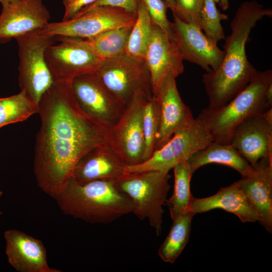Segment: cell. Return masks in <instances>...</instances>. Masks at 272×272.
Here are the masks:
<instances>
[{
    "instance_id": "obj_37",
    "label": "cell",
    "mask_w": 272,
    "mask_h": 272,
    "mask_svg": "<svg viewBox=\"0 0 272 272\" xmlns=\"http://www.w3.org/2000/svg\"><path fill=\"white\" fill-rule=\"evenodd\" d=\"M19 0H0V3L2 6L6 5L9 4L13 3Z\"/></svg>"
},
{
    "instance_id": "obj_1",
    "label": "cell",
    "mask_w": 272,
    "mask_h": 272,
    "mask_svg": "<svg viewBox=\"0 0 272 272\" xmlns=\"http://www.w3.org/2000/svg\"><path fill=\"white\" fill-rule=\"evenodd\" d=\"M71 82L54 81L38 104L34 172L38 186L52 198L84 155L108 144L107 133L78 104Z\"/></svg>"
},
{
    "instance_id": "obj_21",
    "label": "cell",
    "mask_w": 272,
    "mask_h": 272,
    "mask_svg": "<svg viewBox=\"0 0 272 272\" xmlns=\"http://www.w3.org/2000/svg\"><path fill=\"white\" fill-rule=\"evenodd\" d=\"M217 209L236 215L243 223H254L258 220L257 214L236 181L220 188L212 196L193 197L189 211L195 215Z\"/></svg>"
},
{
    "instance_id": "obj_3",
    "label": "cell",
    "mask_w": 272,
    "mask_h": 272,
    "mask_svg": "<svg viewBox=\"0 0 272 272\" xmlns=\"http://www.w3.org/2000/svg\"><path fill=\"white\" fill-rule=\"evenodd\" d=\"M53 198L64 214L91 224L111 223L133 210L114 180L78 182L70 177Z\"/></svg>"
},
{
    "instance_id": "obj_6",
    "label": "cell",
    "mask_w": 272,
    "mask_h": 272,
    "mask_svg": "<svg viewBox=\"0 0 272 272\" xmlns=\"http://www.w3.org/2000/svg\"><path fill=\"white\" fill-rule=\"evenodd\" d=\"M212 141L208 130L197 116L177 129L168 142L156 149L147 160L137 165H127L125 173L145 171L169 172Z\"/></svg>"
},
{
    "instance_id": "obj_36",
    "label": "cell",
    "mask_w": 272,
    "mask_h": 272,
    "mask_svg": "<svg viewBox=\"0 0 272 272\" xmlns=\"http://www.w3.org/2000/svg\"><path fill=\"white\" fill-rule=\"evenodd\" d=\"M166 5L168 8H169L173 13H174L175 11V5L174 0H162Z\"/></svg>"
},
{
    "instance_id": "obj_5",
    "label": "cell",
    "mask_w": 272,
    "mask_h": 272,
    "mask_svg": "<svg viewBox=\"0 0 272 272\" xmlns=\"http://www.w3.org/2000/svg\"><path fill=\"white\" fill-rule=\"evenodd\" d=\"M170 177L169 172L145 171L126 173L115 180L131 201L132 213L140 220L148 219L157 236L162 233L163 206L170 188Z\"/></svg>"
},
{
    "instance_id": "obj_28",
    "label": "cell",
    "mask_w": 272,
    "mask_h": 272,
    "mask_svg": "<svg viewBox=\"0 0 272 272\" xmlns=\"http://www.w3.org/2000/svg\"><path fill=\"white\" fill-rule=\"evenodd\" d=\"M160 120L159 103L153 94L147 100L143 110V127L145 146L144 161L150 158L155 150Z\"/></svg>"
},
{
    "instance_id": "obj_27",
    "label": "cell",
    "mask_w": 272,
    "mask_h": 272,
    "mask_svg": "<svg viewBox=\"0 0 272 272\" xmlns=\"http://www.w3.org/2000/svg\"><path fill=\"white\" fill-rule=\"evenodd\" d=\"M38 112V105L23 90L11 96L0 98V128L25 121Z\"/></svg>"
},
{
    "instance_id": "obj_18",
    "label": "cell",
    "mask_w": 272,
    "mask_h": 272,
    "mask_svg": "<svg viewBox=\"0 0 272 272\" xmlns=\"http://www.w3.org/2000/svg\"><path fill=\"white\" fill-rule=\"evenodd\" d=\"M230 144L251 165L272 157V121L261 114L245 120L235 128Z\"/></svg>"
},
{
    "instance_id": "obj_30",
    "label": "cell",
    "mask_w": 272,
    "mask_h": 272,
    "mask_svg": "<svg viewBox=\"0 0 272 272\" xmlns=\"http://www.w3.org/2000/svg\"><path fill=\"white\" fill-rule=\"evenodd\" d=\"M145 4L153 23L158 26L168 37L173 39L170 22L167 19L168 9L162 0H142Z\"/></svg>"
},
{
    "instance_id": "obj_32",
    "label": "cell",
    "mask_w": 272,
    "mask_h": 272,
    "mask_svg": "<svg viewBox=\"0 0 272 272\" xmlns=\"http://www.w3.org/2000/svg\"><path fill=\"white\" fill-rule=\"evenodd\" d=\"M138 2L139 0H96L91 5L80 11L76 16L98 7L118 8L131 13L137 14Z\"/></svg>"
},
{
    "instance_id": "obj_35",
    "label": "cell",
    "mask_w": 272,
    "mask_h": 272,
    "mask_svg": "<svg viewBox=\"0 0 272 272\" xmlns=\"http://www.w3.org/2000/svg\"><path fill=\"white\" fill-rule=\"evenodd\" d=\"M216 3H218L222 8V10H227L229 7V4L228 0H214Z\"/></svg>"
},
{
    "instance_id": "obj_12",
    "label": "cell",
    "mask_w": 272,
    "mask_h": 272,
    "mask_svg": "<svg viewBox=\"0 0 272 272\" xmlns=\"http://www.w3.org/2000/svg\"><path fill=\"white\" fill-rule=\"evenodd\" d=\"M45 50V60L54 81H72L75 78L95 73L100 59L77 38L56 36Z\"/></svg>"
},
{
    "instance_id": "obj_13",
    "label": "cell",
    "mask_w": 272,
    "mask_h": 272,
    "mask_svg": "<svg viewBox=\"0 0 272 272\" xmlns=\"http://www.w3.org/2000/svg\"><path fill=\"white\" fill-rule=\"evenodd\" d=\"M172 14L173 39L183 60L198 65L207 72L217 70L224 57V50L208 38L198 26L184 22Z\"/></svg>"
},
{
    "instance_id": "obj_10",
    "label": "cell",
    "mask_w": 272,
    "mask_h": 272,
    "mask_svg": "<svg viewBox=\"0 0 272 272\" xmlns=\"http://www.w3.org/2000/svg\"><path fill=\"white\" fill-rule=\"evenodd\" d=\"M71 85L81 109L108 135L126 105L104 85L95 73L77 77Z\"/></svg>"
},
{
    "instance_id": "obj_34",
    "label": "cell",
    "mask_w": 272,
    "mask_h": 272,
    "mask_svg": "<svg viewBox=\"0 0 272 272\" xmlns=\"http://www.w3.org/2000/svg\"><path fill=\"white\" fill-rule=\"evenodd\" d=\"M266 99L267 105L272 107V83L268 87L266 92Z\"/></svg>"
},
{
    "instance_id": "obj_25",
    "label": "cell",
    "mask_w": 272,
    "mask_h": 272,
    "mask_svg": "<svg viewBox=\"0 0 272 272\" xmlns=\"http://www.w3.org/2000/svg\"><path fill=\"white\" fill-rule=\"evenodd\" d=\"M174 184L173 193L167 200L172 221L189 211L193 196L190 191V181L193 175L187 161L181 162L173 168Z\"/></svg>"
},
{
    "instance_id": "obj_26",
    "label": "cell",
    "mask_w": 272,
    "mask_h": 272,
    "mask_svg": "<svg viewBox=\"0 0 272 272\" xmlns=\"http://www.w3.org/2000/svg\"><path fill=\"white\" fill-rule=\"evenodd\" d=\"M152 31V22L148 9L143 1L139 0L136 19L127 39L125 53L144 62Z\"/></svg>"
},
{
    "instance_id": "obj_16",
    "label": "cell",
    "mask_w": 272,
    "mask_h": 272,
    "mask_svg": "<svg viewBox=\"0 0 272 272\" xmlns=\"http://www.w3.org/2000/svg\"><path fill=\"white\" fill-rule=\"evenodd\" d=\"M236 182L258 216V222L272 233V157L259 160Z\"/></svg>"
},
{
    "instance_id": "obj_11",
    "label": "cell",
    "mask_w": 272,
    "mask_h": 272,
    "mask_svg": "<svg viewBox=\"0 0 272 272\" xmlns=\"http://www.w3.org/2000/svg\"><path fill=\"white\" fill-rule=\"evenodd\" d=\"M95 74L125 105L138 91L153 95L150 75L144 62L125 53L104 60Z\"/></svg>"
},
{
    "instance_id": "obj_9",
    "label": "cell",
    "mask_w": 272,
    "mask_h": 272,
    "mask_svg": "<svg viewBox=\"0 0 272 272\" xmlns=\"http://www.w3.org/2000/svg\"><path fill=\"white\" fill-rule=\"evenodd\" d=\"M152 96L142 91L134 93L108 133L109 145L127 166L145 161L143 110L147 100Z\"/></svg>"
},
{
    "instance_id": "obj_33",
    "label": "cell",
    "mask_w": 272,
    "mask_h": 272,
    "mask_svg": "<svg viewBox=\"0 0 272 272\" xmlns=\"http://www.w3.org/2000/svg\"><path fill=\"white\" fill-rule=\"evenodd\" d=\"M96 0H62L64 13L62 21L69 20Z\"/></svg>"
},
{
    "instance_id": "obj_23",
    "label": "cell",
    "mask_w": 272,
    "mask_h": 272,
    "mask_svg": "<svg viewBox=\"0 0 272 272\" xmlns=\"http://www.w3.org/2000/svg\"><path fill=\"white\" fill-rule=\"evenodd\" d=\"M132 26L109 30L87 39H77L82 45L104 61L125 53Z\"/></svg>"
},
{
    "instance_id": "obj_29",
    "label": "cell",
    "mask_w": 272,
    "mask_h": 272,
    "mask_svg": "<svg viewBox=\"0 0 272 272\" xmlns=\"http://www.w3.org/2000/svg\"><path fill=\"white\" fill-rule=\"evenodd\" d=\"M227 19L228 16L220 12L214 0L203 1L199 27L207 37L216 44L225 38L221 21Z\"/></svg>"
},
{
    "instance_id": "obj_17",
    "label": "cell",
    "mask_w": 272,
    "mask_h": 272,
    "mask_svg": "<svg viewBox=\"0 0 272 272\" xmlns=\"http://www.w3.org/2000/svg\"><path fill=\"white\" fill-rule=\"evenodd\" d=\"M4 236L8 261L17 271H61L49 266L46 248L40 240L16 229L6 230Z\"/></svg>"
},
{
    "instance_id": "obj_22",
    "label": "cell",
    "mask_w": 272,
    "mask_h": 272,
    "mask_svg": "<svg viewBox=\"0 0 272 272\" xmlns=\"http://www.w3.org/2000/svg\"><path fill=\"white\" fill-rule=\"evenodd\" d=\"M187 162L192 174L200 167L211 163L230 167L241 176L248 174L252 170V166L231 144H220L214 141L194 153Z\"/></svg>"
},
{
    "instance_id": "obj_20",
    "label": "cell",
    "mask_w": 272,
    "mask_h": 272,
    "mask_svg": "<svg viewBox=\"0 0 272 272\" xmlns=\"http://www.w3.org/2000/svg\"><path fill=\"white\" fill-rule=\"evenodd\" d=\"M126 164L109 144L96 148L76 164L71 177L78 182L116 180L125 174Z\"/></svg>"
},
{
    "instance_id": "obj_2",
    "label": "cell",
    "mask_w": 272,
    "mask_h": 272,
    "mask_svg": "<svg viewBox=\"0 0 272 272\" xmlns=\"http://www.w3.org/2000/svg\"><path fill=\"white\" fill-rule=\"evenodd\" d=\"M264 17L271 18L272 10L255 1H245L238 8L225 38L224 56L219 67L202 78L210 108L220 107L232 100L249 83L256 70L248 61L246 44L251 30Z\"/></svg>"
},
{
    "instance_id": "obj_31",
    "label": "cell",
    "mask_w": 272,
    "mask_h": 272,
    "mask_svg": "<svg viewBox=\"0 0 272 272\" xmlns=\"http://www.w3.org/2000/svg\"><path fill=\"white\" fill-rule=\"evenodd\" d=\"M203 0H174V13L182 21L199 27L200 14Z\"/></svg>"
},
{
    "instance_id": "obj_38",
    "label": "cell",
    "mask_w": 272,
    "mask_h": 272,
    "mask_svg": "<svg viewBox=\"0 0 272 272\" xmlns=\"http://www.w3.org/2000/svg\"><path fill=\"white\" fill-rule=\"evenodd\" d=\"M3 194V192L2 190H0V198L2 196ZM2 214H3V213L2 212L0 211V215H1Z\"/></svg>"
},
{
    "instance_id": "obj_4",
    "label": "cell",
    "mask_w": 272,
    "mask_h": 272,
    "mask_svg": "<svg viewBox=\"0 0 272 272\" xmlns=\"http://www.w3.org/2000/svg\"><path fill=\"white\" fill-rule=\"evenodd\" d=\"M271 83V70L257 71L247 86L226 104L202 109L198 117L213 141L230 144L233 131L238 124L271 108L266 99L267 89Z\"/></svg>"
},
{
    "instance_id": "obj_15",
    "label": "cell",
    "mask_w": 272,
    "mask_h": 272,
    "mask_svg": "<svg viewBox=\"0 0 272 272\" xmlns=\"http://www.w3.org/2000/svg\"><path fill=\"white\" fill-rule=\"evenodd\" d=\"M50 18L42 0H19L2 6L0 43L43 29L50 23Z\"/></svg>"
},
{
    "instance_id": "obj_19",
    "label": "cell",
    "mask_w": 272,
    "mask_h": 272,
    "mask_svg": "<svg viewBox=\"0 0 272 272\" xmlns=\"http://www.w3.org/2000/svg\"><path fill=\"white\" fill-rule=\"evenodd\" d=\"M175 79L172 76H167L154 94L159 103L161 113L155 150L166 144L177 129L194 118L181 98Z\"/></svg>"
},
{
    "instance_id": "obj_7",
    "label": "cell",
    "mask_w": 272,
    "mask_h": 272,
    "mask_svg": "<svg viewBox=\"0 0 272 272\" xmlns=\"http://www.w3.org/2000/svg\"><path fill=\"white\" fill-rule=\"evenodd\" d=\"M19 57V83L21 90L37 105L54 80L45 60V50L54 38L38 30L16 38Z\"/></svg>"
},
{
    "instance_id": "obj_14",
    "label": "cell",
    "mask_w": 272,
    "mask_h": 272,
    "mask_svg": "<svg viewBox=\"0 0 272 272\" xmlns=\"http://www.w3.org/2000/svg\"><path fill=\"white\" fill-rule=\"evenodd\" d=\"M183 60L173 39L152 23L144 63L150 75L153 94L167 76L176 78L183 73Z\"/></svg>"
},
{
    "instance_id": "obj_24",
    "label": "cell",
    "mask_w": 272,
    "mask_h": 272,
    "mask_svg": "<svg viewBox=\"0 0 272 272\" xmlns=\"http://www.w3.org/2000/svg\"><path fill=\"white\" fill-rule=\"evenodd\" d=\"M194 215L188 211L173 221L169 232L158 251L164 262L174 263L183 250L189 239Z\"/></svg>"
},
{
    "instance_id": "obj_8",
    "label": "cell",
    "mask_w": 272,
    "mask_h": 272,
    "mask_svg": "<svg viewBox=\"0 0 272 272\" xmlns=\"http://www.w3.org/2000/svg\"><path fill=\"white\" fill-rule=\"evenodd\" d=\"M137 14L120 8L98 7L65 21L50 22L38 30L49 37H66L87 39L106 31L132 26Z\"/></svg>"
}]
</instances>
